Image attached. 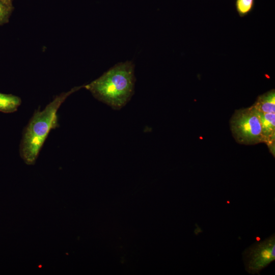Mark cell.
I'll return each mask as SVG.
<instances>
[{"mask_svg": "<svg viewBox=\"0 0 275 275\" xmlns=\"http://www.w3.org/2000/svg\"><path fill=\"white\" fill-rule=\"evenodd\" d=\"M134 81V65L127 61L116 64L84 88L98 100L119 109L132 95Z\"/></svg>", "mask_w": 275, "mask_h": 275, "instance_id": "2", "label": "cell"}, {"mask_svg": "<svg viewBox=\"0 0 275 275\" xmlns=\"http://www.w3.org/2000/svg\"><path fill=\"white\" fill-rule=\"evenodd\" d=\"M13 9V5L6 4L0 0V25L9 22Z\"/></svg>", "mask_w": 275, "mask_h": 275, "instance_id": "8", "label": "cell"}, {"mask_svg": "<svg viewBox=\"0 0 275 275\" xmlns=\"http://www.w3.org/2000/svg\"><path fill=\"white\" fill-rule=\"evenodd\" d=\"M253 0H237L236 7L240 15H245L252 8Z\"/></svg>", "mask_w": 275, "mask_h": 275, "instance_id": "9", "label": "cell"}, {"mask_svg": "<svg viewBox=\"0 0 275 275\" xmlns=\"http://www.w3.org/2000/svg\"><path fill=\"white\" fill-rule=\"evenodd\" d=\"M256 111L261 122L263 143L267 144L270 152L274 156L275 113Z\"/></svg>", "mask_w": 275, "mask_h": 275, "instance_id": "5", "label": "cell"}, {"mask_svg": "<svg viewBox=\"0 0 275 275\" xmlns=\"http://www.w3.org/2000/svg\"><path fill=\"white\" fill-rule=\"evenodd\" d=\"M3 1V2L9 4V5H12V2L13 0H1Z\"/></svg>", "mask_w": 275, "mask_h": 275, "instance_id": "10", "label": "cell"}, {"mask_svg": "<svg viewBox=\"0 0 275 275\" xmlns=\"http://www.w3.org/2000/svg\"><path fill=\"white\" fill-rule=\"evenodd\" d=\"M84 88L75 87L56 96L42 110H36L24 128L19 146L20 157L28 165L34 164L49 132L59 126L58 111L66 98Z\"/></svg>", "mask_w": 275, "mask_h": 275, "instance_id": "1", "label": "cell"}, {"mask_svg": "<svg viewBox=\"0 0 275 275\" xmlns=\"http://www.w3.org/2000/svg\"><path fill=\"white\" fill-rule=\"evenodd\" d=\"M242 256L246 271L259 274L263 269L275 260L274 234L249 247L244 251Z\"/></svg>", "mask_w": 275, "mask_h": 275, "instance_id": "4", "label": "cell"}, {"mask_svg": "<svg viewBox=\"0 0 275 275\" xmlns=\"http://www.w3.org/2000/svg\"><path fill=\"white\" fill-rule=\"evenodd\" d=\"M21 103L18 96L0 93V112L12 113L16 112Z\"/></svg>", "mask_w": 275, "mask_h": 275, "instance_id": "7", "label": "cell"}, {"mask_svg": "<svg viewBox=\"0 0 275 275\" xmlns=\"http://www.w3.org/2000/svg\"><path fill=\"white\" fill-rule=\"evenodd\" d=\"M230 127L234 138L239 144L263 143L261 122L253 105L236 110L230 120Z\"/></svg>", "mask_w": 275, "mask_h": 275, "instance_id": "3", "label": "cell"}, {"mask_svg": "<svg viewBox=\"0 0 275 275\" xmlns=\"http://www.w3.org/2000/svg\"><path fill=\"white\" fill-rule=\"evenodd\" d=\"M255 108L263 113H275V91L272 89L258 97L252 105Z\"/></svg>", "mask_w": 275, "mask_h": 275, "instance_id": "6", "label": "cell"}]
</instances>
